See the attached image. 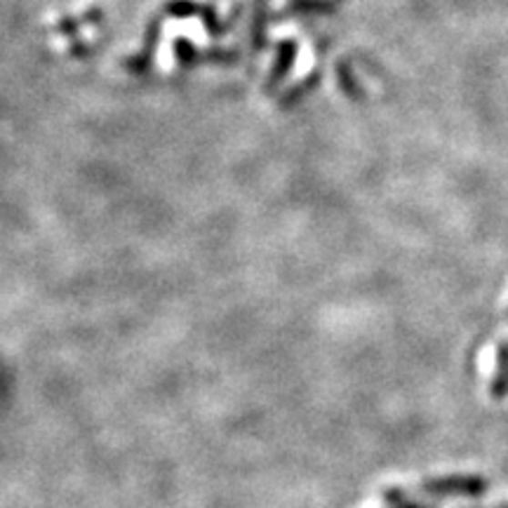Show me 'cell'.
Segmentation results:
<instances>
[{"instance_id": "277c9868", "label": "cell", "mask_w": 508, "mask_h": 508, "mask_svg": "<svg viewBox=\"0 0 508 508\" xmlns=\"http://www.w3.org/2000/svg\"><path fill=\"white\" fill-rule=\"evenodd\" d=\"M502 508H508V503H503V506H502Z\"/></svg>"}, {"instance_id": "3957f363", "label": "cell", "mask_w": 508, "mask_h": 508, "mask_svg": "<svg viewBox=\"0 0 508 508\" xmlns=\"http://www.w3.org/2000/svg\"><path fill=\"white\" fill-rule=\"evenodd\" d=\"M384 499H386V502H389L393 508H429V506H422V503L410 502V499H407L401 490H389V492H386V494H384Z\"/></svg>"}, {"instance_id": "7a4b0ae2", "label": "cell", "mask_w": 508, "mask_h": 508, "mask_svg": "<svg viewBox=\"0 0 508 508\" xmlns=\"http://www.w3.org/2000/svg\"><path fill=\"white\" fill-rule=\"evenodd\" d=\"M490 393L494 401H503L508 395V341L497 346V358H494V377H492Z\"/></svg>"}, {"instance_id": "6da1fadb", "label": "cell", "mask_w": 508, "mask_h": 508, "mask_svg": "<svg viewBox=\"0 0 508 508\" xmlns=\"http://www.w3.org/2000/svg\"><path fill=\"white\" fill-rule=\"evenodd\" d=\"M422 490L435 497H483L487 492V480L480 475H450L426 480Z\"/></svg>"}]
</instances>
